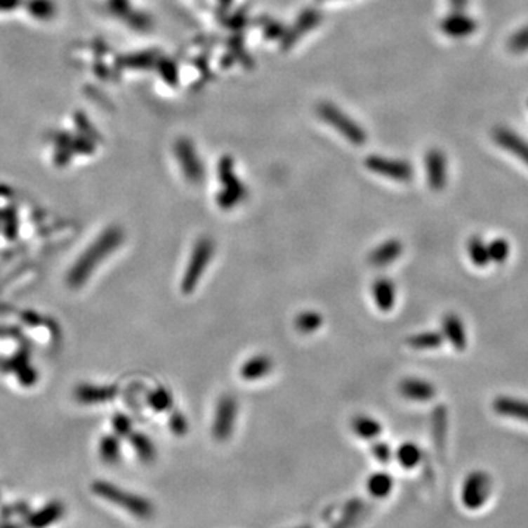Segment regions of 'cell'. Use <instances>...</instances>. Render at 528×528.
Here are the masks:
<instances>
[{
  "label": "cell",
  "mask_w": 528,
  "mask_h": 528,
  "mask_svg": "<svg viewBox=\"0 0 528 528\" xmlns=\"http://www.w3.org/2000/svg\"><path fill=\"white\" fill-rule=\"evenodd\" d=\"M467 251L470 256V260L473 261L474 266L477 268H486L490 263L487 244L480 237H473L467 244Z\"/></svg>",
  "instance_id": "obj_21"
},
{
  "label": "cell",
  "mask_w": 528,
  "mask_h": 528,
  "mask_svg": "<svg viewBox=\"0 0 528 528\" xmlns=\"http://www.w3.org/2000/svg\"><path fill=\"white\" fill-rule=\"evenodd\" d=\"M219 2H220V5H222L223 11H226V9L229 8V5L232 4V0H219Z\"/></svg>",
  "instance_id": "obj_38"
},
{
  "label": "cell",
  "mask_w": 528,
  "mask_h": 528,
  "mask_svg": "<svg viewBox=\"0 0 528 528\" xmlns=\"http://www.w3.org/2000/svg\"><path fill=\"white\" fill-rule=\"evenodd\" d=\"M273 370V361L268 355H254L250 359H246L241 367V377L244 381L254 382L258 378L266 377Z\"/></svg>",
  "instance_id": "obj_17"
},
{
  "label": "cell",
  "mask_w": 528,
  "mask_h": 528,
  "mask_svg": "<svg viewBox=\"0 0 528 528\" xmlns=\"http://www.w3.org/2000/svg\"><path fill=\"white\" fill-rule=\"evenodd\" d=\"M373 455L377 461L383 462V464H386V462H389L392 459V451L389 448V444L386 443H376L373 447Z\"/></svg>",
  "instance_id": "obj_33"
},
{
  "label": "cell",
  "mask_w": 528,
  "mask_h": 528,
  "mask_svg": "<svg viewBox=\"0 0 528 528\" xmlns=\"http://www.w3.org/2000/svg\"><path fill=\"white\" fill-rule=\"evenodd\" d=\"M150 404L157 411H168L173 404L172 393L168 389L159 388L150 395Z\"/></svg>",
  "instance_id": "obj_28"
},
{
  "label": "cell",
  "mask_w": 528,
  "mask_h": 528,
  "mask_svg": "<svg viewBox=\"0 0 528 528\" xmlns=\"http://www.w3.org/2000/svg\"><path fill=\"white\" fill-rule=\"evenodd\" d=\"M393 487V478L390 474L386 473H376L373 474L369 482L367 489L371 496L374 498H386Z\"/></svg>",
  "instance_id": "obj_22"
},
{
  "label": "cell",
  "mask_w": 528,
  "mask_h": 528,
  "mask_svg": "<svg viewBox=\"0 0 528 528\" xmlns=\"http://www.w3.org/2000/svg\"><path fill=\"white\" fill-rule=\"evenodd\" d=\"M400 392L409 401L427 402L436 395V388L423 378H405L400 385Z\"/></svg>",
  "instance_id": "obj_13"
},
{
  "label": "cell",
  "mask_w": 528,
  "mask_h": 528,
  "mask_svg": "<svg viewBox=\"0 0 528 528\" xmlns=\"http://www.w3.org/2000/svg\"><path fill=\"white\" fill-rule=\"evenodd\" d=\"M264 22H263V27H264V34H266L268 39H282L284 34L286 32V29L284 28L282 24H279L273 20H269V18H263Z\"/></svg>",
  "instance_id": "obj_31"
},
{
  "label": "cell",
  "mask_w": 528,
  "mask_h": 528,
  "mask_svg": "<svg viewBox=\"0 0 528 528\" xmlns=\"http://www.w3.org/2000/svg\"><path fill=\"white\" fill-rule=\"evenodd\" d=\"M114 430H117L121 436H125L131 432V421L128 418H125L124 416H118L117 418H114Z\"/></svg>",
  "instance_id": "obj_35"
},
{
  "label": "cell",
  "mask_w": 528,
  "mask_h": 528,
  "mask_svg": "<svg viewBox=\"0 0 528 528\" xmlns=\"http://www.w3.org/2000/svg\"><path fill=\"white\" fill-rule=\"evenodd\" d=\"M169 425H171V430L176 436H184L188 432V421H187L185 416L180 414V412H178V411H175L173 414L171 416Z\"/></svg>",
  "instance_id": "obj_30"
},
{
  "label": "cell",
  "mask_w": 528,
  "mask_h": 528,
  "mask_svg": "<svg viewBox=\"0 0 528 528\" xmlns=\"http://www.w3.org/2000/svg\"><path fill=\"white\" fill-rule=\"evenodd\" d=\"M132 448L143 462H153L156 458V448L153 442L143 433H136L131 437Z\"/></svg>",
  "instance_id": "obj_25"
},
{
  "label": "cell",
  "mask_w": 528,
  "mask_h": 528,
  "mask_svg": "<svg viewBox=\"0 0 528 528\" xmlns=\"http://www.w3.org/2000/svg\"><path fill=\"white\" fill-rule=\"evenodd\" d=\"M100 455L102 459L107 464H114L118 462L119 455H121V447H119V440L113 436H107L100 442Z\"/></svg>",
  "instance_id": "obj_27"
},
{
  "label": "cell",
  "mask_w": 528,
  "mask_h": 528,
  "mask_svg": "<svg viewBox=\"0 0 528 528\" xmlns=\"http://www.w3.org/2000/svg\"><path fill=\"white\" fill-rule=\"evenodd\" d=\"M91 490L95 496L113 503L114 506L125 509L126 513L132 514L136 518L150 520L154 514V506L150 501H147L145 498L138 496V494H134L132 491L124 490L122 487L114 486L109 482H94L91 484Z\"/></svg>",
  "instance_id": "obj_2"
},
{
  "label": "cell",
  "mask_w": 528,
  "mask_h": 528,
  "mask_svg": "<svg viewBox=\"0 0 528 528\" xmlns=\"http://www.w3.org/2000/svg\"><path fill=\"white\" fill-rule=\"evenodd\" d=\"M322 21V13L316 9H307L304 11L300 16L298 20H296L295 25L291 28V29H286V32L282 37V48L284 51H288V48H291L296 41H298L303 34H305V32H308L310 29H312L315 27H317Z\"/></svg>",
  "instance_id": "obj_10"
},
{
  "label": "cell",
  "mask_w": 528,
  "mask_h": 528,
  "mask_svg": "<svg viewBox=\"0 0 528 528\" xmlns=\"http://www.w3.org/2000/svg\"><path fill=\"white\" fill-rule=\"evenodd\" d=\"M493 409L496 414L508 418H515L528 423V401L510 398V396H498L493 401Z\"/></svg>",
  "instance_id": "obj_15"
},
{
  "label": "cell",
  "mask_w": 528,
  "mask_h": 528,
  "mask_svg": "<svg viewBox=\"0 0 528 528\" xmlns=\"http://www.w3.org/2000/svg\"><path fill=\"white\" fill-rule=\"evenodd\" d=\"M351 425L355 435L364 440H373L382 433L381 423L370 416H357Z\"/></svg>",
  "instance_id": "obj_19"
},
{
  "label": "cell",
  "mask_w": 528,
  "mask_h": 528,
  "mask_svg": "<svg viewBox=\"0 0 528 528\" xmlns=\"http://www.w3.org/2000/svg\"><path fill=\"white\" fill-rule=\"evenodd\" d=\"M371 295L376 307L381 311H390L396 301V288L389 277H377L373 286H371Z\"/></svg>",
  "instance_id": "obj_16"
},
{
  "label": "cell",
  "mask_w": 528,
  "mask_h": 528,
  "mask_svg": "<svg viewBox=\"0 0 528 528\" xmlns=\"http://www.w3.org/2000/svg\"><path fill=\"white\" fill-rule=\"evenodd\" d=\"M442 329H443V338H447V341L454 346L455 350L462 351L467 348V332H466V326L459 319V316L454 315V312H449L443 317L442 320Z\"/></svg>",
  "instance_id": "obj_14"
},
{
  "label": "cell",
  "mask_w": 528,
  "mask_h": 528,
  "mask_svg": "<svg viewBox=\"0 0 528 528\" xmlns=\"http://www.w3.org/2000/svg\"><path fill=\"white\" fill-rule=\"evenodd\" d=\"M323 324V316L317 311L307 310L300 312L298 316L295 319V327L303 335H311L317 332V330Z\"/></svg>",
  "instance_id": "obj_20"
},
{
  "label": "cell",
  "mask_w": 528,
  "mask_h": 528,
  "mask_svg": "<svg viewBox=\"0 0 528 528\" xmlns=\"http://www.w3.org/2000/svg\"><path fill=\"white\" fill-rule=\"evenodd\" d=\"M246 22V16L244 12H238V13H234L232 16H229V18L225 21V25L232 28V29H239L245 25Z\"/></svg>",
  "instance_id": "obj_34"
},
{
  "label": "cell",
  "mask_w": 528,
  "mask_h": 528,
  "mask_svg": "<svg viewBox=\"0 0 528 528\" xmlns=\"http://www.w3.org/2000/svg\"><path fill=\"white\" fill-rule=\"evenodd\" d=\"M218 176L222 185L216 197L218 206L222 210H230L239 206L245 200L246 195H249V190H246L242 180L238 178L232 157L225 156L219 160Z\"/></svg>",
  "instance_id": "obj_3"
},
{
  "label": "cell",
  "mask_w": 528,
  "mask_h": 528,
  "mask_svg": "<svg viewBox=\"0 0 528 528\" xmlns=\"http://www.w3.org/2000/svg\"><path fill=\"white\" fill-rule=\"evenodd\" d=\"M0 528H21V527L12 521H8V518H5V520H0Z\"/></svg>",
  "instance_id": "obj_37"
},
{
  "label": "cell",
  "mask_w": 528,
  "mask_h": 528,
  "mask_svg": "<svg viewBox=\"0 0 528 528\" xmlns=\"http://www.w3.org/2000/svg\"><path fill=\"white\" fill-rule=\"evenodd\" d=\"M421 456H423L421 449L412 442L402 443L398 448V451H396V459H398L400 464L405 468L417 467L421 462Z\"/></svg>",
  "instance_id": "obj_24"
},
{
  "label": "cell",
  "mask_w": 528,
  "mask_h": 528,
  "mask_svg": "<svg viewBox=\"0 0 528 528\" xmlns=\"http://www.w3.org/2000/svg\"><path fill=\"white\" fill-rule=\"evenodd\" d=\"M444 338L443 334L439 332H421L414 336L408 338V345L411 348L423 351V350H435L439 348V346L443 343Z\"/></svg>",
  "instance_id": "obj_23"
},
{
  "label": "cell",
  "mask_w": 528,
  "mask_h": 528,
  "mask_svg": "<svg viewBox=\"0 0 528 528\" xmlns=\"http://www.w3.org/2000/svg\"><path fill=\"white\" fill-rule=\"evenodd\" d=\"M124 241V232L121 227H109L103 234H100L88 249L81 254V257L75 261L72 269L68 275V285L72 288H78L86 284V280L94 272L98 264L103 263L106 257H109Z\"/></svg>",
  "instance_id": "obj_1"
},
{
  "label": "cell",
  "mask_w": 528,
  "mask_h": 528,
  "mask_svg": "<svg viewBox=\"0 0 528 528\" xmlns=\"http://www.w3.org/2000/svg\"><path fill=\"white\" fill-rule=\"evenodd\" d=\"M366 166L373 173L382 175L385 178L400 180V183H408L412 179V168L407 161L395 160V159H386L382 156H370L366 160Z\"/></svg>",
  "instance_id": "obj_9"
},
{
  "label": "cell",
  "mask_w": 528,
  "mask_h": 528,
  "mask_svg": "<svg viewBox=\"0 0 528 528\" xmlns=\"http://www.w3.org/2000/svg\"><path fill=\"white\" fill-rule=\"evenodd\" d=\"M214 251H216V245L211 238L202 237L197 239L183 276V282H180V289L184 293L190 295L200 284L207 266L214 257Z\"/></svg>",
  "instance_id": "obj_4"
},
{
  "label": "cell",
  "mask_w": 528,
  "mask_h": 528,
  "mask_svg": "<svg viewBox=\"0 0 528 528\" xmlns=\"http://www.w3.org/2000/svg\"><path fill=\"white\" fill-rule=\"evenodd\" d=\"M31 513L28 503L25 502H16V503H9L0 508V515L2 518H12V517H24Z\"/></svg>",
  "instance_id": "obj_29"
},
{
  "label": "cell",
  "mask_w": 528,
  "mask_h": 528,
  "mask_svg": "<svg viewBox=\"0 0 528 528\" xmlns=\"http://www.w3.org/2000/svg\"><path fill=\"white\" fill-rule=\"evenodd\" d=\"M402 253L404 245L400 239H388L369 254V263L374 268H386L398 260Z\"/></svg>",
  "instance_id": "obj_12"
},
{
  "label": "cell",
  "mask_w": 528,
  "mask_h": 528,
  "mask_svg": "<svg viewBox=\"0 0 528 528\" xmlns=\"http://www.w3.org/2000/svg\"><path fill=\"white\" fill-rule=\"evenodd\" d=\"M195 65L198 66V68H200V71H202L203 74H209V60H207L204 56L197 58Z\"/></svg>",
  "instance_id": "obj_36"
},
{
  "label": "cell",
  "mask_w": 528,
  "mask_h": 528,
  "mask_svg": "<svg viewBox=\"0 0 528 528\" xmlns=\"http://www.w3.org/2000/svg\"><path fill=\"white\" fill-rule=\"evenodd\" d=\"M160 70H161L160 72H161L163 78L166 79L169 82V84L175 86L176 82H178V68H176V65L173 62H171V60H163L160 63Z\"/></svg>",
  "instance_id": "obj_32"
},
{
  "label": "cell",
  "mask_w": 528,
  "mask_h": 528,
  "mask_svg": "<svg viewBox=\"0 0 528 528\" xmlns=\"http://www.w3.org/2000/svg\"><path fill=\"white\" fill-rule=\"evenodd\" d=\"M487 250H489V257L490 261L502 264L508 260L509 253H510V245L506 239L503 238H496L491 242L487 244Z\"/></svg>",
  "instance_id": "obj_26"
},
{
  "label": "cell",
  "mask_w": 528,
  "mask_h": 528,
  "mask_svg": "<svg viewBox=\"0 0 528 528\" xmlns=\"http://www.w3.org/2000/svg\"><path fill=\"white\" fill-rule=\"evenodd\" d=\"M427 178L432 190L440 191L447 183V163L439 152H430L425 159Z\"/></svg>",
  "instance_id": "obj_18"
},
{
  "label": "cell",
  "mask_w": 528,
  "mask_h": 528,
  "mask_svg": "<svg viewBox=\"0 0 528 528\" xmlns=\"http://www.w3.org/2000/svg\"><path fill=\"white\" fill-rule=\"evenodd\" d=\"M490 477L483 471H474L466 478L462 486V502L470 509L480 508L490 496Z\"/></svg>",
  "instance_id": "obj_8"
},
{
  "label": "cell",
  "mask_w": 528,
  "mask_h": 528,
  "mask_svg": "<svg viewBox=\"0 0 528 528\" xmlns=\"http://www.w3.org/2000/svg\"><path fill=\"white\" fill-rule=\"evenodd\" d=\"M317 112L320 114V118L326 124L336 128V131L341 132V134L346 140H348L351 144H354V145L366 144V141H367L366 131L362 129L355 121L350 119L348 114H345L335 105L327 103V102L320 103L317 106Z\"/></svg>",
  "instance_id": "obj_5"
},
{
  "label": "cell",
  "mask_w": 528,
  "mask_h": 528,
  "mask_svg": "<svg viewBox=\"0 0 528 528\" xmlns=\"http://www.w3.org/2000/svg\"><path fill=\"white\" fill-rule=\"evenodd\" d=\"M175 154L179 160L180 169L184 172L185 179L191 184H200L204 180L206 169L202 159L198 157V153L191 140L179 138L175 144Z\"/></svg>",
  "instance_id": "obj_6"
},
{
  "label": "cell",
  "mask_w": 528,
  "mask_h": 528,
  "mask_svg": "<svg viewBox=\"0 0 528 528\" xmlns=\"http://www.w3.org/2000/svg\"><path fill=\"white\" fill-rule=\"evenodd\" d=\"M238 417V401L232 395H223L216 405L213 420V436L220 442L232 436Z\"/></svg>",
  "instance_id": "obj_7"
},
{
  "label": "cell",
  "mask_w": 528,
  "mask_h": 528,
  "mask_svg": "<svg viewBox=\"0 0 528 528\" xmlns=\"http://www.w3.org/2000/svg\"><path fill=\"white\" fill-rule=\"evenodd\" d=\"M65 514V505L59 501H52L36 513L25 515L27 528H47L58 522Z\"/></svg>",
  "instance_id": "obj_11"
}]
</instances>
